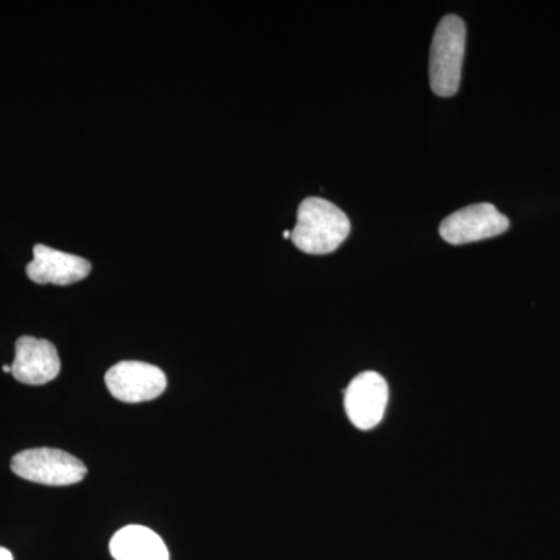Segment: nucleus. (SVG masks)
Wrapping results in <instances>:
<instances>
[{"mask_svg": "<svg viewBox=\"0 0 560 560\" xmlns=\"http://www.w3.org/2000/svg\"><path fill=\"white\" fill-rule=\"evenodd\" d=\"M466 51V24L451 14L440 22L430 51V84L440 97H452L459 90Z\"/></svg>", "mask_w": 560, "mask_h": 560, "instance_id": "obj_2", "label": "nucleus"}, {"mask_svg": "<svg viewBox=\"0 0 560 560\" xmlns=\"http://www.w3.org/2000/svg\"><path fill=\"white\" fill-rule=\"evenodd\" d=\"M283 237L291 238V231L283 232Z\"/></svg>", "mask_w": 560, "mask_h": 560, "instance_id": "obj_12", "label": "nucleus"}, {"mask_svg": "<svg viewBox=\"0 0 560 560\" xmlns=\"http://www.w3.org/2000/svg\"><path fill=\"white\" fill-rule=\"evenodd\" d=\"M388 383L374 371L350 382L345 396L346 415L359 430H372L382 422L388 407Z\"/></svg>", "mask_w": 560, "mask_h": 560, "instance_id": "obj_6", "label": "nucleus"}, {"mask_svg": "<svg viewBox=\"0 0 560 560\" xmlns=\"http://www.w3.org/2000/svg\"><path fill=\"white\" fill-rule=\"evenodd\" d=\"M61 371L60 355L50 341L35 337H21L16 341V357L11 375L24 385H46Z\"/></svg>", "mask_w": 560, "mask_h": 560, "instance_id": "obj_7", "label": "nucleus"}, {"mask_svg": "<svg viewBox=\"0 0 560 560\" xmlns=\"http://www.w3.org/2000/svg\"><path fill=\"white\" fill-rule=\"evenodd\" d=\"M90 260L75 254L62 253L46 245H35L27 276L39 285H72L91 275Z\"/></svg>", "mask_w": 560, "mask_h": 560, "instance_id": "obj_8", "label": "nucleus"}, {"mask_svg": "<svg viewBox=\"0 0 560 560\" xmlns=\"http://www.w3.org/2000/svg\"><path fill=\"white\" fill-rule=\"evenodd\" d=\"M0 560H14L13 555L7 548L0 547Z\"/></svg>", "mask_w": 560, "mask_h": 560, "instance_id": "obj_10", "label": "nucleus"}, {"mask_svg": "<svg viewBox=\"0 0 560 560\" xmlns=\"http://www.w3.org/2000/svg\"><path fill=\"white\" fill-rule=\"evenodd\" d=\"M105 382L109 393L125 404L158 399L167 388L164 372L142 361H121L106 372Z\"/></svg>", "mask_w": 560, "mask_h": 560, "instance_id": "obj_5", "label": "nucleus"}, {"mask_svg": "<svg viewBox=\"0 0 560 560\" xmlns=\"http://www.w3.org/2000/svg\"><path fill=\"white\" fill-rule=\"evenodd\" d=\"M11 470L24 480L44 486H70L83 481L86 466L75 456L58 448H31L18 453Z\"/></svg>", "mask_w": 560, "mask_h": 560, "instance_id": "obj_3", "label": "nucleus"}, {"mask_svg": "<svg viewBox=\"0 0 560 560\" xmlns=\"http://www.w3.org/2000/svg\"><path fill=\"white\" fill-rule=\"evenodd\" d=\"M510 220L489 202L467 206L442 221L441 237L451 245H467L504 234Z\"/></svg>", "mask_w": 560, "mask_h": 560, "instance_id": "obj_4", "label": "nucleus"}, {"mask_svg": "<svg viewBox=\"0 0 560 560\" xmlns=\"http://www.w3.org/2000/svg\"><path fill=\"white\" fill-rule=\"evenodd\" d=\"M114 560H171L164 540L145 526H125L109 541Z\"/></svg>", "mask_w": 560, "mask_h": 560, "instance_id": "obj_9", "label": "nucleus"}, {"mask_svg": "<svg viewBox=\"0 0 560 560\" xmlns=\"http://www.w3.org/2000/svg\"><path fill=\"white\" fill-rule=\"evenodd\" d=\"M2 371L5 372V374H11V366H9V364H5V366L2 368Z\"/></svg>", "mask_w": 560, "mask_h": 560, "instance_id": "obj_11", "label": "nucleus"}, {"mask_svg": "<svg viewBox=\"0 0 560 560\" xmlns=\"http://www.w3.org/2000/svg\"><path fill=\"white\" fill-rule=\"evenodd\" d=\"M348 215L324 198H305L298 209V221L291 231V242L302 253L324 256L340 248L349 237Z\"/></svg>", "mask_w": 560, "mask_h": 560, "instance_id": "obj_1", "label": "nucleus"}]
</instances>
